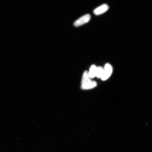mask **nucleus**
<instances>
[{
    "instance_id": "nucleus-4",
    "label": "nucleus",
    "mask_w": 152,
    "mask_h": 152,
    "mask_svg": "<svg viewBox=\"0 0 152 152\" xmlns=\"http://www.w3.org/2000/svg\"><path fill=\"white\" fill-rule=\"evenodd\" d=\"M97 85V83L95 81H90L86 84L81 85V87L84 89H91L95 87Z\"/></svg>"
},
{
    "instance_id": "nucleus-3",
    "label": "nucleus",
    "mask_w": 152,
    "mask_h": 152,
    "mask_svg": "<svg viewBox=\"0 0 152 152\" xmlns=\"http://www.w3.org/2000/svg\"><path fill=\"white\" fill-rule=\"evenodd\" d=\"M109 6L107 4H104L98 7L94 11V13L96 15H101L107 11Z\"/></svg>"
},
{
    "instance_id": "nucleus-2",
    "label": "nucleus",
    "mask_w": 152,
    "mask_h": 152,
    "mask_svg": "<svg viewBox=\"0 0 152 152\" xmlns=\"http://www.w3.org/2000/svg\"><path fill=\"white\" fill-rule=\"evenodd\" d=\"M113 72L112 67L109 63H107L104 68L103 75L101 78L102 80L105 81L108 79L112 75Z\"/></svg>"
},
{
    "instance_id": "nucleus-1",
    "label": "nucleus",
    "mask_w": 152,
    "mask_h": 152,
    "mask_svg": "<svg viewBox=\"0 0 152 152\" xmlns=\"http://www.w3.org/2000/svg\"><path fill=\"white\" fill-rule=\"evenodd\" d=\"M91 18V16L89 14H86L74 22V25L76 27L82 26L87 23Z\"/></svg>"
},
{
    "instance_id": "nucleus-6",
    "label": "nucleus",
    "mask_w": 152,
    "mask_h": 152,
    "mask_svg": "<svg viewBox=\"0 0 152 152\" xmlns=\"http://www.w3.org/2000/svg\"><path fill=\"white\" fill-rule=\"evenodd\" d=\"M88 72L87 71H85L84 74H83L82 81H81V85L86 84V83L91 81L89 75H88Z\"/></svg>"
},
{
    "instance_id": "nucleus-5",
    "label": "nucleus",
    "mask_w": 152,
    "mask_h": 152,
    "mask_svg": "<svg viewBox=\"0 0 152 152\" xmlns=\"http://www.w3.org/2000/svg\"><path fill=\"white\" fill-rule=\"evenodd\" d=\"M97 67L94 65H92L90 68L88 75L90 79L96 77Z\"/></svg>"
},
{
    "instance_id": "nucleus-7",
    "label": "nucleus",
    "mask_w": 152,
    "mask_h": 152,
    "mask_svg": "<svg viewBox=\"0 0 152 152\" xmlns=\"http://www.w3.org/2000/svg\"><path fill=\"white\" fill-rule=\"evenodd\" d=\"M104 73V68L102 67L99 66L97 67L96 77L101 79Z\"/></svg>"
}]
</instances>
